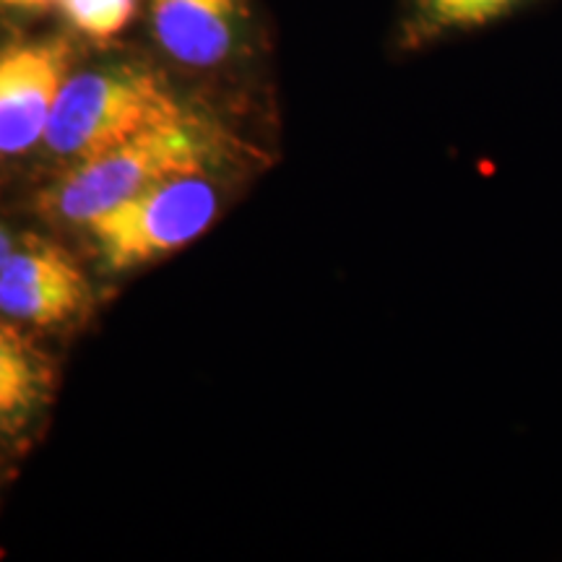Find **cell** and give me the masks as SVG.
Listing matches in <instances>:
<instances>
[{"instance_id": "3", "label": "cell", "mask_w": 562, "mask_h": 562, "mask_svg": "<svg viewBox=\"0 0 562 562\" xmlns=\"http://www.w3.org/2000/svg\"><path fill=\"white\" fill-rule=\"evenodd\" d=\"M220 203L211 172L180 175L104 211L87 232L110 271H131L199 240L214 224Z\"/></svg>"}, {"instance_id": "9", "label": "cell", "mask_w": 562, "mask_h": 562, "mask_svg": "<svg viewBox=\"0 0 562 562\" xmlns=\"http://www.w3.org/2000/svg\"><path fill=\"white\" fill-rule=\"evenodd\" d=\"M55 5L76 32L94 42L117 37L136 16V0H58Z\"/></svg>"}, {"instance_id": "10", "label": "cell", "mask_w": 562, "mask_h": 562, "mask_svg": "<svg viewBox=\"0 0 562 562\" xmlns=\"http://www.w3.org/2000/svg\"><path fill=\"white\" fill-rule=\"evenodd\" d=\"M58 3V0H0L3 9H21V11H32V9H50V5Z\"/></svg>"}, {"instance_id": "4", "label": "cell", "mask_w": 562, "mask_h": 562, "mask_svg": "<svg viewBox=\"0 0 562 562\" xmlns=\"http://www.w3.org/2000/svg\"><path fill=\"white\" fill-rule=\"evenodd\" d=\"M91 305L87 273L63 245L26 235L0 263V318L24 328H55Z\"/></svg>"}, {"instance_id": "7", "label": "cell", "mask_w": 562, "mask_h": 562, "mask_svg": "<svg viewBox=\"0 0 562 562\" xmlns=\"http://www.w3.org/2000/svg\"><path fill=\"white\" fill-rule=\"evenodd\" d=\"M55 368L24 326L0 318V435H16L50 404Z\"/></svg>"}, {"instance_id": "5", "label": "cell", "mask_w": 562, "mask_h": 562, "mask_svg": "<svg viewBox=\"0 0 562 562\" xmlns=\"http://www.w3.org/2000/svg\"><path fill=\"white\" fill-rule=\"evenodd\" d=\"M74 47L66 40H30L0 47V157L37 149L68 76Z\"/></svg>"}, {"instance_id": "8", "label": "cell", "mask_w": 562, "mask_h": 562, "mask_svg": "<svg viewBox=\"0 0 562 562\" xmlns=\"http://www.w3.org/2000/svg\"><path fill=\"white\" fill-rule=\"evenodd\" d=\"M529 0H412L404 21V45L419 47L453 32L495 24Z\"/></svg>"}, {"instance_id": "6", "label": "cell", "mask_w": 562, "mask_h": 562, "mask_svg": "<svg viewBox=\"0 0 562 562\" xmlns=\"http://www.w3.org/2000/svg\"><path fill=\"white\" fill-rule=\"evenodd\" d=\"M240 0H151L154 37L182 66L211 68L235 47Z\"/></svg>"}, {"instance_id": "1", "label": "cell", "mask_w": 562, "mask_h": 562, "mask_svg": "<svg viewBox=\"0 0 562 562\" xmlns=\"http://www.w3.org/2000/svg\"><path fill=\"white\" fill-rule=\"evenodd\" d=\"M224 157L222 136L201 117L188 115L154 125L100 154L66 165V172L40 195V211L50 222L81 224L133 199L146 188L211 172Z\"/></svg>"}, {"instance_id": "11", "label": "cell", "mask_w": 562, "mask_h": 562, "mask_svg": "<svg viewBox=\"0 0 562 562\" xmlns=\"http://www.w3.org/2000/svg\"><path fill=\"white\" fill-rule=\"evenodd\" d=\"M13 245H16V235H13V232L5 227L3 222H0V263H3L5 258H9V252L13 250Z\"/></svg>"}, {"instance_id": "2", "label": "cell", "mask_w": 562, "mask_h": 562, "mask_svg": "<svg viewBox=\"0 0 562 562\" xmlns=\"http://www.w3.org/2000/svg\"><path fill=\"white\" fill-rule=\"evenodd\" d=\"M182 115L188 110L151 70L136 66L81 70L68 76L42 146L74 165Z\"/></svg>"}]
</instances>
